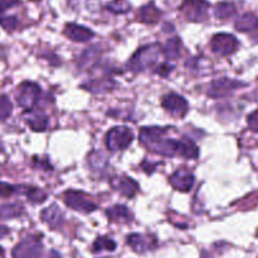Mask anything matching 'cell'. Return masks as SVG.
Returning a JSON list of instances; mask_svg holds the SVG:
<instances>
[{"mask_svg":"<svg viewBox=\"0 0 258 258\" xmlns=\"http://www.w3.org/2000/svg\"><path fill=\"white\" fill-rule=\"evenodd\" d=\"M42 243L37 237H28L22 240L13 249L14 258H39Z\"/></svg>","mask_w":258,"mask_h":258,"instance_id":"cell-7","label":"cell"},{"mask_svg":"<svg viewBox=\"0 0 258 258\" xmlns=\"http://www.w3.org/2000/svg\"><path fill=\"white\" fill-rule=\"evenodd\" d=\"M89 163H90V167L93 170L101 171L108 166V158L100 151H93L89 155Z\"/></svg>","mask_w":258,"mask_h":258,"instance_id":"cell-23","label":"cell"},{"mask_svg":"<svg viewBox=\"0 0 258 258\" xmlns=\"http://www.w3.org/2000/svg\"><path fill=\"white\" fill-rule=\"evenodd\" d=\"M162 106L167 111H170L172 115L176 116H185L186 113L188 110V104L182 96H180L178 94L170 93L166 96H163L162 100Z\"/></svg>","mask_w":258,"mask_h":258,"instance_id":"cell-9","label":"cell"},{"mask_svg":"<svg viewBox=\"0 0 258 258\" xmlns=\"http://www.w3.org/2000/svg\"><path fill=\"white\" fill-rule=\"evenodd\" d=\"M106 215H108L109 220L113 223H125L131 219V213H129L128 208L124 205H114V207L109 208L106 210Z\"/></svg>","mask_w":258,"mask_h":258,"instance_id":"cell-18","label":"cell"},{"mask_svg":"<svg viewBox=\"0 0 258 258\" xmlns=\"http://www.w3.org/2000/svg\"><path fill=\"white\" fill-rule=\"evenodd\" d=\"M162 52L167 59L178 58L181 52V41L177 38V37H173V38L168 39Z\"/></svg>","mask_w":258,"mask_h":258,"instance_id":"cell-22","label":"cell"},{"mask_svg":"<svg viewBox=\"0 0 258 258\" xmlns=\"http://www.w3.org/2000/svg\"><path fill=\"white\" fill-rule=\"evenodd\" d=\"M128 244L136 250V252L143 253L151 249L155 245V239L148 235L142 234H131L128 237Z\"/></svg>","mask_w":258,"mask_h":258,"instance_id":"cell-15","label":"cell"},{"mask_svg":"<svg viewBox=\"0 0 258 258\" xmlns=\"http://www.w3.org/2000/svg\"><path fill=\"white\" fill-rule=\"evenodd\" d=\"M161 53V46L158 43L148 44L138 49L132 56L129 61L128 66L133 73H141V71L147 70L150 66H152L157 61L158 56Z\"/></svg>","mask_w":258,"mask_h":258,"instance_id":"cell-2","label":"cell"},{"mask_svg":"<svg viewBox=\"0 0 258 258\" xmlns=\"http://www.w3.org/2000/svg\"><path fill=\"white\" fill-rule=\"evenodd\" d=\"M172 70H173L172 64L165 62V63H162V64H160V66H158L157 70H155V73L158 74V75L163 76V78H166V76H168L171 73H172Z\"/></svg>","mask_w":258,"mask_h":258,"instance_id":"cell-32","label":"cell"},{"mask_svg":"<svg viewBox=\"0 0 258 258\" xmlns=\"http://www.w3.org/2000/svg\"><path fill=\"white\" fill-rule=\"evenodd\" d=\"M29 115L27 118V123L34 132H43L48 125V118L42 111L28 110Z\"/></svg>","mask_w":258,"mask_h":258,"instance_id":"cell-16","label":"cell"},{"mask_svg":"<svg viewBox=\"0 0 258 258\" xmlns=\"http://www.w3.org/2000/svg\"><path fill=\"white\" fill-rule=\"evenodd\" d=\"M106 8L115 14H124L131 9V4L126 0H113L111 3L108 4Z\"/></svg>","mask_w":258,"mask_h":258,"instance_id":"cell-28","label":"cell"},{"mask_svg":"<svg viewBox=\"0 0 258 258\" xmlns=\"http://www.w3.org/2000/svg\"><path fill=\"white\" fill-rule=\"evenodd\" d=\"M17 4H19V0H0V11H7Z\"/></svg>","mask_w":258,"mask_h":258,"instance_id":"cell-34","label":"cell"},{"mask_svg":"<svg viewBox=\"0 0 258 258\" xmlns=\"http://www.w3.org/2000/svg\"><path fill=\"white\" fill-rule=\"evenodd\" d=\"M3 253H4V250H3V248H2V247H0V255H2V254H3Z\"/></svg>","mask_w":258,"mask_h":258,"instance_id":"cell-36","label":"cell"},{"mask_svg":"<svg viewBox=\"0 0 258 258\" xmlns=\"http://www.w3.org/2000/svg\"><path fill=\"white\" fill-rule=\"evenodd\" d=\"M63 202L71 209L83 213H91L98 208V205L95 203L91 202L85 194L80 192V191H66L63 197Z\"/></svg>","mask_w":258,"mask_h":258,"instance_id":"cell-6","label":"cell"},{"mask_svg":"<svg viewBox=\"0 0 258 258\" xmlns=\"http://www.w3.org/2000/svg\"><path fill=\"white\" fill-rule=\"evenodd\" d=\"M248 126L252 131L258 132V110L253 111L249 116H248Z\"/></svg>","mask_w":258,"mask_h":258,"instance_id":"cell-33","label":"cell"},{"mask_svg":"<svg viewBox=\"0 0 258 258\" xmlns=\"http://www.w3.org/2000/svg\"><path fill=\"white\" fill-rule=\"evenodd\" d=\"M181 13L190 22H203L207 19L209 3L207 0H185L180 8Z\"/></svg>","mask_w":258,"mask_h":258,"instance_id":"cell-4","label":"cell"},{"mask_svg":"<svg viewBox=\"0 0 258 258\" xmlns=\"http://www.w3.org/2000/svg\"><path fill=\"white\" fill-rule=\"evenodd\" d=\"M103 249L114 250L115 249V243L106 237L98 238V239L95 240V243H94V250H95V252H98V250L100 252V250Z\"/></svg>","mask_w":258,"mask_h":258,"instance_id":"cell-29","label":"cell"},{"mask_svg":"<svg viewBox=\"0 0 258 258\" xmlns=\"http://www.w3.org/2000/svg\"><path fill=\"white\" fill-rule=\"evenodd\" d=\"M114 86H115V83L111 79H99V80L89 81L88 84L84 85V88L94 94H104L106 91L113 90Z\"/></svg>","mask_w":258,"mask_h":258,"instance_id":"cell-17","label":"cell"},{"mask_svg":"<svg viewBox=\"0 0 258 258\" xmlns=\"http://www.w3.org/2000/svg\"><path fill=\"white\" fill-rule=\"evenodd\" d=\"M239 86H242V84L238 81L229 80V79H219V80L213 81L212 85L209 86L208 95H210L212 98H224V96L230 95Z\"/></svg>","mask_w":258,"mask_h":258,"instance_id":"cell-10","label":"cell"},{"mask_svg":"<svg viewBox=\"0 0 258 258\" xmlns=\"http://www.w3.org/2000/svg\"><path fill=\"white\" fill-rule=\"evenodd\" d=\"M133 141V132L126 126H115L106 135V147L109 151L125 150Z\"/></svg>","mask_w":258,"mask_h":258,"instance_id":"cell-3","label":"cell"},{"mask_svg":"<svg viewBox=\"0 0 258 258\" xmlns=\"http://www.w3.org/2000/svg\"><path fill=\"white\" fill-rule=\"evenodd\" d=\"M9 234V229L4 225H0V238H4L6 235Z\"/></svg>","mask_w":258,"mask_h":258,"instance_id":"cell-35","label":"cell"},{"mask_svg":"<svg viewBox=\"0 0 258 258\" xmlns=\"http://www.w3.org/2000/svg\"><path fill=\"white\" fill-rule=\"evenodd\" d=\"M194 182H195V177L192 173L186 170H178L170 176V183L172 185V187L178 191H182V192L190 191L194 186Z\"/></svg>","mask_w":258,"mask_h":258,"instance_id":"cell-11","label":"cell"},{"mask_svg":"<svg viewBox=\"0 0 258 258\" xmlns=\"http://www.w3.org/2000/svg\"><path fill=\"white\" fill-rule=\"evenodd\" d=\"M234 26L239 32H252L258 28V18L250 13H245L235 21Z\"/></svg>","mask_w":258,"mask_h":258,"instance_id":"cell-19","label":"cell"},{"mask_svg":"<svg viewBox=\"0 0 258 258\" xmlns=\"http://www.w3.org/2000/svg\"><path fill=\"white\" fill-rule=\"evenodd\" d=\"M41 96V89L34 83H23L18 89L17 101L26 110H33Z\"/></svg>","mask_w":258,"mask_h":258,"instance_id":"cell-5","label":"cell"},{"mask_svg":"<svg viewBox=\"0 0 258 258\" xmlns=\"http://www.w3.org/2000/svg\"><path fill=\"white\" fill-rule=\"evenodd\" d=\"M42 220L49 225L51 228H57L62 224L63 222V214H62L61 209L57 207L56 204L51 205V207L46 208L41 214Z\"/></svg>","mask_w":258,"mask_h":258,"instance_id":"cell-14","label":"cell"},{"mask_svg":"<svg viewBox=\"0 0 258 258\" xmlns=\"http://www.w3.org/2000/svg\"><path fill=\"white\" fill-rule=\"evenodd\" d=\"M111 186L125 198H133L138 191V183L133 178L115 177L111 180Z\"/></svg>","mask_w":258,"mask_h":258,"instance_id":"cell-12","label":"cell"},{"mask_svg":"<svg viewBox=\"0 0 258 258\" xmlns=\"http://www.w3.org/2000/svg\"><path fill=\"white\" fill-rule=\"evenodd\" d=\"M23 192L26 194L29 202L34 203V204H38V203H43L44 200H46V198H47L46 192H43L41 188L24 187Z\"/></svg>","mask_w":258,"mask_h":258,"instance_id":"cell-26","label":"cell"},{"mask_svg":"<svg viewBox=\"0 0 258 258\" xmlns=\"http://www.w3.org/2000/svg\"><path fill=\"white\" fill-rule=\"evenodd\" d=\"M237 12L235 6L233 3H220L215 7L214 14L218 19H228L230 17H233Z\"/></svg>","mask_w":258,"mask_h":258,"instance_id":"cell-25","label":"cell"},{"mask_svg":"<svg viewBox=\"0 0 258 258\" xmlns=\"http://www.w3.org/2000/svg\"><path fill=\"white\" fill-rule=\"evenodd\" d=\"M167 129L157 128H143L140 133V141L143 146L158 155L166 157H180L197 158L199 156V150L191 141H177L173 138H166Z\"/></svg>","mask_w":258,"mask_h":258,"instance_id":"cell-1","label":"cell"},{"mask_svg":"<svg viewBox=\"0 0 258 258\" xmlns=\"http://www.w3.org/2000/svg\"><path fill=\"white\" fill-rule=\"evenodd\" d=\"M23 214V207L19 204H7L0 207V219H12Z\"/></svg>","mask_w":258,"mask_h":258,"instance_id":"cell-24","label":"cell"},{"mask_svg":"<svg viewBox=\"0 0 258 258\" xmlns=\"http://www.w3.org/2000/svg\"><path fill=\"white\" fill-rule=\"evenodd\" d=\"M0 26H3L8 31H12L18 26V21H17L16 17H7L0 14Z\"/></svg>","mask_w":258,"mask_h":258,"instance_id":"cell-30","label":"cell"},{"mask_svg":"<svg viewBox=\"0 0 258 258\" xmlns=\"http://www.w3.org/2000/svg\"><path fill=\"white\" fill-rule=\"evenodd\" d=\"M212 51L220 56H229L237 49L238 41L234 36L228 33L215 34L212 39Z\"/></svg>","mask_w":258,"mask_h":258,"instance_id":"cell-8","label":"cell"},{"mask_svg":"<svg viewBox=\"0 0 258 258\" xmlns=\"http://www.w3.org/2000/svg\"><path fill=\"white\" fill-rule=\"evenodd\" d=\"M161 17L160 9L155 7V4H147L140 11V19L141 22L147 24L157 23Z\"/></svg>","mask_w":258,"mask_h":258,"instance_id":"cell-20","label":"cell"},{"mask_svg":"<svg viewBox=\"0 0 258 258\" xmlns=\"http://www.w3.org/2000/svg\"><path fill=\"white\" fill-rule=\"evenodd\" d=\"M14 191H16V187H13L9 183L0 181V198H9L11 195H13Z\"/></svg>","mask_w":258,"mask_h":258,"instance_id":"cell-31","label":"cell"},{"mask_svg":"<svg viewBox=\"0 0 258 258\" xmlns=\"http://www.w3.org/2000/svg\"><path fill=\"white\" fill-rule=\"evenodd\" d=\"M64 34L75 42H88L94 37V32L84 26L69 23L64 28Z\"/></svg>","mask_w":258,"mask_h":258,"instance_id":"cell-13","label":"cell"},{"mask_svg":"<svg viewBox=\"0 0 258 258\" xmlns=\"http://www.w3.org/2000/svg\"><path fill=\"white\" fill-rule=\"evenodd\" d=\"M12 111H13V105L8 96L0 95V121L8 119Z\"/></svg>","mask_w":258,"mask_h":258,"instance_id":"cell-27","label":"cell"},{"mask_svg":"<svg viewBox=\"0 0 258 258\" xmlns=\"http://www.w3.org/2000/svg\"><path fill=\"white\" fill-rule=\"evenodd\" d=\"M99 56H100L99 46H91L90 48L84 51V53L81 54L80 61H79V66H80L81 69L90 68L91 64L95 63V61L99 58Z\"/></svg>","mask_w":258,"mask_h":258,"instance_id":"cell-21","label":"cell"}]
</instances>
